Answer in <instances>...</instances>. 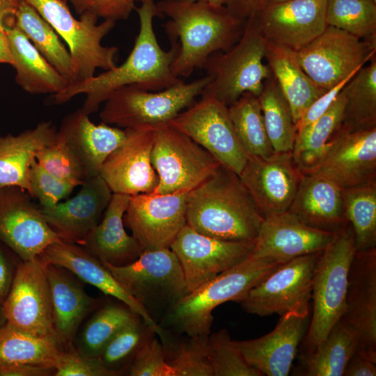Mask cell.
Segmentation results:
<instances>
[{
  "instance_id": "1",
  "label": "cell",
  "mask_w": 376,
  "mask_h": 376,
  "mask_svg": "<svg viewBox=\"0 0 376 376\" xmlns=\"http://www.w3.org/2000/svg\"><path fill=\"white\" fill-rule=\"evenodd\" d=\"M139 19V31L134 47L126 60L113 69L81 81L70 84L64 90L52 95V104H63L84 94L82 110L90 115L95 112L116 90L125 86L158 91L171 87L182 79L172 71V64L179 45L171 42L163 49L157 39L153 19L161 17L155 2L143 3L135 9Z\"/></svg>"
},
{
  "instance_id": "2",
  "label": "cell",
  "mask_w": 376,
  "mask_h": 376,
  "mask_svg": "<svg viewBox=\"0 0 376 376\" xmlns=\"http://www.w3.org/2000/svg\"><path fill=\"white\" fill-rule=\"evenodd\" d=\"M155 4L161 17H169L164 29L170 42L179 45L172 64L179 78L201 68L212 54L229 49L244 29L246 21L234 17L226 6L188 0H162Z\"/></svg>"
},
{
  "instance_id": "3",
  "label": "cell",
  "mask_w": 376,
  "mask_h": 376,
  "mask_svg": "<svg viewBox=\"0 0 376 376\" xmlns=\"http://www.w3.org/2000/svg\"><path fill=\"white\" fill-rule=\"evenodd\" d=\"M263 220L239 175L222 165L187 194L186 224L202 235L254 241Z\"/></svg>"
},
{
  "instance_id": "4",
  "label": "cell",
  "mask_w": 376,
  "mask_h": 376,
  "mask_svg": "<svg viewBox=\"0 0 376 376\" xmlns=\"http://www.w3.org/2000/svg\"><path fill=\"white\" fill-rule=\"evenodd\" d=\"M279 265L248 257L182 297L158 324L177 333L208 336L213 310L227 301H241Z\"/></svg>"
},
{
  "instance_id": "5",
  "label": "cell",
  "mask_w": 376,
  "mask_h": 376,
  "mask_svg": "<svg viewBox=\"0 0 376 376\" xmlns=\"http://www.w3.org/2000/svg\"><path fill=\"white\" fill-rule=\"evenodd\" d=\"M356 251L354 232L348 222L320 253L313 274V310L304 338V352L321 343L343 317L348 274Z\"/></svg>"
},
{
  "instance_id": "6",
  "label": "cell",
  "mask_w": 376,
  "mask_h": 376,
  "mask_svg": "<svg viewBox=\"0 0 376 376\" xmlns=\"http://www.w3.org/2000/svg\"><path fill=\"white\" fill-rule=\"evenodd\" d=\"M266 40L252 17L245 22L237 42L210 55L201 68L210 78L201 95L214 97L228 107L244 93L259 96L272 72L263 60Z\"/></svg>"
},
{
  "instance_id": "7",
  "label": "cell",
  "mask_w": 376,
  "mask_h": 376,
  "mask_svg": "<svg viewBox=\"0 0 376 376\" xmlns=\"http://www.w3.org/2000/svg\"><path fill=\"white\" fill-rule=\"evenodd\" d=\"M102 264L157 324L188 293L180 263L170 248L143 251L123 266Z\"/></svg>"
},
{
  "instance_id": "8",
  "label": "cell",
  "mask_w": 376,
  "mask_h": 376,
  "mask_svg": "<svg viewBox=\"0 0 376 376\" xmlns=\"http://www.w3.org/2000/svg\"><path fill=\"white\" fill-rule=\"evenodd\" d=\"M26 1L68 45L75 75L73 83L93 77L97 68L106 71L117 65L118 49L102 45V40L113 29L116 22L104 19L97 24L98 17L90 10L82 13L76 19L63 0Z\"/></svg>"
},
{
  "instance_id": "9",
  "label": "cell",
  "mask_w": 376,
  "mask_h": 376,
  "mask_svg": "<svg viewBox=\"0 0 376 376\" xmlns=\"http://www.w3.org/2000/svg\"><path fill=\"white\" fill-rule=\"evenodd\" d=\"M210 78L203 77L175 85L158 91L135 86H123L113 91L104 102L100 113L102 123L118 127L140 128L169 124L201 95Z\"/></svg>"
},
{
  "instance_id": "10",
  "label": "cell",
  "mask_w": 376,
  "mask_h": 376,
  "mask_svg": "<svg viewBox=\"0 0 376 376\" xmlns=\"http://www.w3.org/2000/svg\"><path fill=\"white\" fill-rule=\"evenodd\" d=\"M151 162L158 178L152 192H189L212 175L220 163L205 148L169 124L155 129Z\"/></svg>"
},
{
  "instance_id": "11",
  "label": "cell",
  "mask_w": 376,
  "mask_h": 376,
  "mask_svg": "<svg viewBox=\"0 0 376 376\" xmlns=\"http://www.w3.org/2000/svg\"><path fill=\"white\" fill-rule=\"evenodd\" d=\"M321 252L277 265L239 302L242 308L260 317L288 313L308 316L313 269Z\"/></svg>"
},
{
  "instance_id": "12",
  "label": "cell",
  "mask_w": 376,
  "mask_h": 376,
  "mask_svg": "<svg viewBox=\"0 0 376 376\" xmlns=\"http://www.w3.org/2000/svg\"><path fill=\"white\" fill-rule=\"evenodd\" d=\"M375 52L376 43L327 25L322 33L295 53L304 72L327 91L357 72Z\"/></svg>"
},
{
  "instance_id": "13",
  "label": "cell",
  "mask_w": 376,
  "mask_h": 376,
  "mask_svg": "<svg viewBox=\"0 0 376 376\" xmlns=\"http://www.w3.org/2000/svg\"><path fill=\"white\" fill-rule=\"evenodd\" d=\"M169 124L208 151L221 165L238 175L249 155L242 146L227 106L207 95H200Z\"/></svg>"
},
{
  "instance_id": "14",
  "label": "cell",
  "mask_w": 376,
  "mask_h": 376,
  "mask_svg": "<svg viewBox=\"0 0 376 376\" xmlns=\"http://www.w3.org/2000/svg\"><path fill=\"white\" fill-rule=\"evenodd\" d=\"M1 308L6 323L10 325L58 340L49 281L45 263L39 256L22 260L18 265Z\"/></svg>"
},
{
  "instance_id": "15",
  "label": "cell",
  "mask_w": 376,
  "mask_h": 376,
  "mask_svg": "<svg viewBox=\"0 0 376 376\" xmlns=\"http://www.w3.org/2000/svg\"><path fill=\"white\" fill-rule=\"evenodd\" d=\"M254 241H230L202 235L185 224L170 249L183 271L187 292L246 260Z\"/></svg>"
},
{
  "instance_id": "16",
  "label": "cell",
  "mask_w": 376,
  "mask_h": 376,
  "mask_svg": "<svg viewBox=\"0 0 376 376\" xmlns=\"http://www.w3.org/2000/svg\"><path fill=\"white\" fill-rule=\"evenodd\" d=\"M32 199L19 187L0 186V240L22 260L36 258L61 240Z\"/></svg>"
},
{
  "instance_id": "17",
  "label": "cell",
  "mask_w": 376,
  "mask_h": 376,
  "mask_svg": "<svg viewBox=\"0 0 376 376\" xmlns=\"http://www.w3.org/2000/svg\"><path fill=\"white\" fill-rule=\"evenodd\" d=\"M188 193L130 196L123 221L143 251L170 248L186 224Z\"/></svg>"
},
{
  "instance_id": "18",
  "label": "cell",
  "mask_w": 376,
  "mask_h": 376,
  "mask_svg": "<svg viewBox=\"0 0 376 376\" xmlns=\"http://www.w3.org/2000/svg\"><path fill=\"white\" fill-rule=\"evenodd\" d=\"M309 173L342 189L376 180V126L350 130L340 125L324 156Z\"/></svg>"
},
{
  "instance_id": "19",
  "label": "cell",
  "mask_w": 376,
  "mask_h": 376,
  "mask_svg": "<svg viewBox=\"0 0 376 376\" xmlns=\"http://www.w3.org/2000/svg\"><path fill=\"white\" fill-rule=\"evenodd\" d=\"M303 174L287 152L249 156L239 177L265 218L288 211Z\"/></svg>"
},
{
  "instance_id": "20",
  "label": "cell",
  "mask_w": 376,
  "mask_h": 376,
  "mask_svg": "<svg viewBox=\"0 0 376 376\" xmlns=\"http://www.w3.org/2000/svg\"><path fill=\"white\" fill-rule=\"evenodd\" d=\"M326 5L327 0H287L263 6L251 17L266 41L297 52L327 27Z\"/></svg>"
},
{
  "instance_id": "21",
  "label": "cell",
  "mask_w": 376,
  "mask_h": 376,
  "mask_svg": "<svg viewBox=\"0 0 376 376\" xmlns=\"http://www.w3.org/2000/svg\"><path fill=\"white\" fill-rule=\"evenodd\" d=\"M123 143L104 162L100 175L112 193H152L159 182L151 162L155 129L125 128Z\"/></svg>"
},
{
  "instance_id": "22",
  "label": "cell",
  "mask_w": 376,
  "mask_h": 376,
  "mask_svg": "<svg viewBox=\"0 0 376 376\" xmlns=\"http://www.w3.org/2000/svg\"><path fill=\"white\" fill-rule=\"evenodd\" d=\"M336 233L312 228L288 211L269 216L264 218L249 257L282 264L322 251Z\"/></svg>"
},
{
  "instance_id": "23",
  "label": "cell",
  "mask_w": 376,
  "mask_h": 376,
  "mask_svg": "<svg viewBox=\"0 0 376 376\" xmlns=\"http://www.w3.org/2000/svg\"><path fill=\"white\" fill-rule=\"evenodd\" d=\"M355 331L357 352L376 362V248L356 251L340 318Z\"/></svg>"
},
{
  "instance_id": "24",
  "label": "cell",
  "mask_w": 376,
  "mask_h": 376,
  "mask_svg": "<svg viewBox=\"0 0 376 376\" xmlns=\"http://www.w3.org/2000/svg\"><path fill=\"white\" fill-rule=\"evenodd\" d=\"M112 194L106 182L97 175L86 178L74 197L41 210L61 240L81 245L101 221Z\"/></svg>"
},
{
  "instance_id": "25",
  "label": "cell",
  "mask_w": 376,
  "mask_h": 376,
  "mask_svg": "<svg viewBox=\"0 0 376 376\" xmlns=\"http://www.w3.org/2000/svg\"><path fill=\"white\" fill-rule=\"evenodd\" d=\"M308 316L288 313L269 333L236 340L246 362L263 375L287 376L308 329Z\"/></svg>"
},
{
  "instance_id": "26",
  "label": "cell",
  "mask_w": 376,
  "mask_h": 376,
  "mask_svg": "<svg viewBox=\"0 0 376 376\" xmlns=\"http://www.w3.org/2000/svg\"><path fill=\"white\" fill-rule=\"evenodd\" d=\"M56 136L72 151L88 178L100 175L109 155L125 141L126 132L104 123L94 124L81 108L63 119Z\"/></svg>"
},
{
  "instance_id": "27",
  "label": "cell",
  "mask_w": 376,
  "mask_h": 376,
  "mask_svg": "<svg viewBox=\"0 0 376 376\" xmlns=\"http://www.w3.org/2000/svg\"><path fill=\"white\" fill-rule=\"evenodd\" d=\"M38 256L43 263L65 268L104 294L118 299L156 331L158 329L159 324L123 289L102 263L79 244L60 240L49 244Z\"/></svg>"
},
{
  "instance_id": "28",
  "label": "cell",
  "mask_w": 376,
  "mask_h": 376,
  "mask_svg": "<svg viewBox=\"0 0 376 376\" xmlns=\"http://www.w3.org/2000/svg\"><path fill=\"white\" fill-rule=\"evenodd\" d=\"M288 212L312 228L335 233L348 223L343 189L315 174H303Z\"/></svg>"
},
{
  "instance_id": "29",
  "label": "cell",
  "mask_w": 376,
  "mask_h": 376,
  "mask_svg": "<svg viewBox=\"0 0 376 376\" xmlns=\"http://www.w3.org/2000/svg\"><path fill=\"white\" fill-rule=\"evenodd\" d=\"M130 197L113 193L101 221L81 245L102 263L123 266L134 262L143 252L137 240L125 229L123 217Z\"/></svg>"
},
{
  "instance_id": "30",
  "label": "cell",
  "mask_w": 376,
  "mask_h": 376,
  "mask_svg": "<svg viewBox=\"0 0 376 376\" xmlns=\"http://www.w3.org/2000/svg\"><path fill=\"white\" fill-rule=\"evenodd\" d=\"M45 269L51 292L54 330L64 349L72 344L81 322L99 301L89 296L66 269L47 263Z\"/></svg>"
},
{
  "instance_id": "31",
  "label": "cell",
  "mask_w": 376,
  "mask_h": 376,
  "mask_svg": "<svg viewBox=\"0 0 376 376\" xmlns=\"http://www.w3.org/2000/svg\"><path fill=\"white\" fill-rule=\"evenodd\" d=\"M15 70V81L31 94L54 95L64 90L68 81L37 50L12 20L4 24Z\"/></svg>"
},
{
  "instance_id": "32",
  "label": "cell",
  "mask_w": 376,
  "mask_h": 376,
  "mask_svg": "<svg viewBox=\"0 0 376 376\" xmlns=\"http://www.w3.org/2000/svg\"><path fill=\"white\" fill-rule=\"evenodd\" d=\"M56 132L51 121H42L16 135L0 134V186H17L29 193V173L36 153L55 140Z\"/></svg>"
},
{
  "instance_id": "33",
  "label": "cell",
  "mask_w": 376,
  "mask_h": 376,
  "mask_svg": "<svg viewBox=\"0 0 376 376\" xmlns=\"http://www.w3.org/2000/svg\"><path fill=\"white\" fill-rule=\"evenodd\" d=\"M265 59L287 101L296 123L327 91L318 86L299 64L295 51L266 41Z\"/></svg>"
},
{
  "instance_id": "34",
  "label": "cell",
  "mask_w": 376,
  "mask_h": 376,
  "mask_svg": "<svg viewBox=\"0 0 376 376\" xmlns=\"http://www.w3.org/2000/svg\"><path fill=\"white\" fill-rule=\"evenodd\" d=\"M357 349L355 331L340 319L321 343L300 354L296 375L343 376L348 361Z\"/></svg>"
},
{
  "instance_id": "35",
  "label": "cell",
  "mask_w": 376,
  "mask_h": 376,
  "mask_svg": "<svg viewBox=\"0 0 376 376\" xmlns=\"http://www.w3.org/2000/svg\"><path fill=\"white\" fill-rule=\"evenodd\" d=\"M344 107L341 91L320 117L297 133L292 155L304 174L314 170L324 156L341 124Z\"/></svg>"
},
{
  "instance_id": "36",
  "label": "cell",
  "mask_w": 376,
  "mask_h": 376,
  "mask_svg": "<svg viewBox=\"0 0 376 376\" xmlns=\"http://www.w3.org/2000/svg\"><path fill=\"white\" fill-rule=\"evenodd\" d=\"M13 21L44 58L68 81L69 84L73 83L75 75L69 51L52 26L35 8L23 0Z\"/></svg>"
},
{
  "instance_id": "37",
  "label": "cell",
  "mask_w": 376,
  "mask_h": 376,
  "mask_svg": "<svg viewBox=\"0 0 376 376\" xmlns=\"http://www.w3.org/2000/svg\"><path fill=\"white\" fill-rule=\"evenodd\" d=\"M63 347L54 338L33 335L8 323L0 328V363H23L54 369Z\"/></svg>"
},
{
  "instance_id": "38",
  "label": "cell",
  "mask_w": 376,
  "mask_h": 376,
  "mask_svg": "<svg viewBox=\"0 0 376 376\" xmlns=\"http://www.w3.org/2000/svg\"><path fill=\"white\" fill-rule=\"evenodd\" d=\"M168 365L176 376H212L208 359V336H189L159 325L156 331Z\"/></svg>"
},
{
  "instance_id": "39",
  "label": "cell",
  "mask_w": 376,
  "mask_h": 376,
  "mask_svg": "<svg viewBox=\"0 0 376 376\" xmlns=\"http://www.w3.org/2000/svg\"><path fill=\"white\" fill-rule=\"evenodd\" d=\"M345 107L340 127L356 130L376 126V57L363 65L342 89Z\"/></svg>"
},
{
  "instance_id": "40",
  "label": "cell",
  "mask_w": 376,
  "mask_h": 376,
  "mask_svg": "<svg viewBox=\"0 0 376 376\" xmlns=\"http://www.w3.org/2000/svg\"><path fill=\"white\" fill-rule=\"evenodd\" d=\"M267 134L275 152H292L297 131L290 107L272 75L258 96Z\"/></svg>"
},
{
  "instance_id": "41",
  "label": "cell",
  "mask_w": 376,
  "mask_h": 376,
  "mask_svg": "<svg viewBox=\"0 0 376 376\" xmlns=\"http://www.w3.org/2000/svg\"><path fill=\"white\" fill-rule=\"evenodd\" d=\"M228 108L237 136L249 156L268 157L275 153L267 134L258 96L244 93Z\"/></svg>"
},
{
  "instance_id": "42",
  "label": "cell",
  "mask_w": 376,
  "mask_h": 376,
  "mask_svg": "<svg viewBox=\"0 0 376 376\" xmlns=\"http://www.w3.org/2000/svg\"><path fill=\"white\" fill-rule=\"evenodd\" d=\"M343 196L357 251L376 248V180L343 189Z\"/></svg>"
},
{
  "instance_id": "43",
  "label": "cell",
  "mask_w": 376,
  "mask_h": 376,
  "mask_svg": "<svg viewBox=\"0 0 376 376\" xmlns=\"http://www.w3.org/2000/svg\"><path fill=\"white\" fill-rule=\"evenodd\" d=\"M137 316L139 315L125 304L104 306L85 325L77 351L85 356L99 357L108 342Z\"/></svg>"
},
{
  "instance_id": "44",
  "label": "cell",
  "mask_w": 376,
  "mask_h": 376,
  "mask_svg": "<svg viewBox=\"0 0 376 376\" xmlns=\"http://www.w3.org/2000/svg\"><path fill=\"white\" fill-rule=\"evenodd\" d=\"M325 18L329 26L376 43L375 0H327Z\"/></svg>"
},
{
  "instance_id": "45",
  "label": "cell",
  "mask_w": 376,
  "mask_h": 376,
  "mask_svg": "<svg viewBox=\"0 0 376 376\" xmlns=\"http://www.w3.org/2000/svg\"><path fill=\"white\" fill-rule=\"evenodd\" d=\"M155 334L156 329L139 315L108 342L99 357L106 368L121 375L142 345Z\"/></svg>"
},
{
  "instance_id": "46",
  "label": "cell",
  "mask_w": 376,
  "mask_h": 376,
  "mask_svg": "<svg viewBox=\"0 0 376 376\" xmlns=\"http://www.w3.org/2000/svg\"><path fill=\"white\" fill-rule=\"evenodd\" d=\"M207 350L212 376H263L246 362L225 329L209 334Z\"/></svg>"
},
{
  "instance_id": "47",
  "label": "cell",
  "mask_w": 376,
  "mask_h": 376,
  "mask_svg": "<svg viewBox=\"0 0 376 376\" xmlns=\"http://www.w3.org/2000/svg\"><path fill=\"white\" fill-rule=\"evenodd\" d=\"M36 162L56 178L75 186H81L86 179L84 168L70 148L56 136L50 144L39 150Z\"/></svg>"
},
{
  "instance_id": "48",
  "label": "cell",
  "mask_w": 376,
  "mask_h": 376,
  "mask_svg": "<svg viewBox=\"0 0 376 376\" xmlns=\"http://www.w3.org/2000/svg\"><path fill=\"white\" fill-rule=\"evenodd\" d=\"M29 182V194L38 201L42 210L53 207L70 196L75 187L48 173L36 162V158L30 166Z\"/></svg>"
},
{
  "instance_id": "49",
  "label": "cell",
  "mask_w": 376,
  "mask_h": 376,
  "mask_svg": "<svg viewBox=\"0 0 376 376\" xmlns=\"http://www.w3.org/2000/svg\"><path fill=\"white\" fill-rule=\"evenodd\" d=\"M126 373L130 376H176L166 361L157 334L147 339L139 348Z\"/></svg>"
},
{
  "instance_id": "50",
  "label": "cell",
  "mask_w": 376,
  "mask_h": 376,
  "mask_svg": "<svg viewBox=\"0 0 376 376\" xmlns=\"http://www.w3.org/2000/svg\"><path fill=\"white\" fill-rule=\"evenodd\" d=\"M105 367L100 357L85 356L72 344L63 349L54 366V376H118Z\"/></svg>"
},
{
  "instance_id": "51",
  "label": "cell",
  "mask_w": 376,
  "mask_h": 376,
  "mask_svg": "<svg viewBox=\"0 0 376 376\" xmlns=\"http://www.w3.org/2000/svg\"><path fill=\"white\" fill-rule=\"evenodd\" d=\"M356 72L352 73L335 86L326 91L306 110L295 125L297 133L315 121L329 108L337 98L345 85L350 80Z\"/></svg>"
},
{
  "instance_id": "52",
  "label": "cell",
  "mask_w": 376,
  "mask_h": 376,
  "mask_svg": "<svg viewBox=\"0 0 376 376\" xmlns=\"http://www.w3.org/2000/svg\"><path fill=\"white\" fill-rule=\"evenodd\" d=\"M136 9L135 0H90L88 10L104 19H127Z\"/></svg>"
},
{
  "instance_id": "53",
  "label": "cell",
  "mask_w": 376,
  "mask_h": 376,
  "mask_svg": "<svg viewBox=\"0 0 376 376\" xmlns=\"http://www.w3.org/2000/svg\"><path fill=\"white\" fill-rule=\"evenodd\" d=\"M54 369L23 363H0V376H49Z\"/></svg>"
},
{
  "instance_id": "54",
  "label": "cell",
  "mask_w": 376,
  "mask_h": 376,
  "mask_svg": "<svg viewBox=\"0 0 376 376\" xmlns=\"http://www.w3.org/2000/svg\"><path fill=\"white\" fill-rule=\"evenodd\" d=\"M344 376H375L376 362L356 352L348 361Z\"/></svg>"
},
{
  "instance_id": "55",
  "label": "cell",
  "mask_w": 376,
  "mask_h": 376,
  "mask_svg": "<svg viewBox=\"0 0 376 376\" xmlns=\"http://www.w3.org/2000/svg\"><path fill=\"white\" fill-rule=\"evenodd\" d=\"M263 0H230L226 6L236 18L246 21L260 8Z\"/></svg>"
},
{
  "instance_id": "56",
  "label": "cell",
  "mask_w": 376,
  "mask_h": 376,
  "mask_svg": "<svg viewBox=\"0 0 376 376\" xmlns=\"http://www.w3.org/2000/svg\"><path fill=\"white\" fill-rule=\"evenodd\" d=\"M9 263L0 249V305L7 297L13 279Z\"/></svg>"
},
{
  "instance_id": "57",
  "label": "cell",
  "mask_w": 376,
  "mask_h": 376,
  "mask_svg": "<svg viewBox=\"0 0 376 376\" xmlns=\"http://www.w3.org/2000/svg\"><path fill=\"white\" fill-rule=\"evenodd\" d=\"M23 0H0V24H4L14 19Z\"/></svg>"
},
{
  "instance_id": "58",
  "label": "cell",
  "mask_w": 376,
  "mask_h": 376,
  "mask_svg": "<svg viewBox=\"0 0 376 376\" xmlns=\"http://www.w3.org/2000/svg\"><path fill=\"white\" fill-rule=\"evenodd\" d=\"M13 63L12 54L7 35L5 31V26L0 24V63L11 65Z\"/></svg>"
},
{
  "instance_id": "59",
  "label": "cell",
  "mask_w": 376,
  "mask_h": 376,
  "mask_svg": "<svg viewBox=\"0 0 376 376\" xmlns=\"http://www.w3.org/2000/svg\"><path fill=\"white\" fill-rule=\"evenodd\" d=\"M65 2H69L76 12L80 15L82 13L88 10L90 0H63Z\"/></svg>"
},
{
  "instance_id": "60",
  "label": "cell",
  "mask_w": 376,
  "mask_h": 376,
  "mask_svg": "<svg viewBox=\"0 0 376 376\" xmlns=\"http://www.w3.org/2000/svg\"><path fill=\"white\" fill-rule=\"evenodd\" d=\"M215 6H226L230 0H201Z\"/></svg>"
},
{
  "instance_id": "61",
  "label": "cell",
  "mask_w": 376,
  "mask_h": 376,
  "mask_svg": "<svg viewBox=\"0 0 376 376\" xmlns=\"http://www.w3.org/2000/svg\"><path fill=\"white\" fill-rule=\"evenodd\" d=\"M287 1V0H263L260 8H262L263 6H265L276 3L281 2V1Z\"/></svg>"
},
{
  "instance_id": "62",
  "label": "cell",
  "mask_w": 376,
  "mask_h": 376,
  "mask_svg": "<svg viewBox=\"0 0 376 376\" xmlns=\"http://www.w3.org/2000/svg\"><path fill=\"white\" fill-rule=\"evenodd\" d=\"M6 323V320L3 315L1 305H0V328Z\"/></svg>"
},
{
  "instance_id": "63",
  "label": "cell",
  "mask_w": 376,
  "mask_h": 376,
  "mask_svg": "<svg viewBox=\"0 0 376 376\" xmlns=\"http://www.w3.org/2000/svg\"><path fill=\"white\" fill-rule=\"evenodd\" d=\"M154 1L155 0H135V1H139L141 3H152V2H154Z\"/></svg>"
},
{
  "instance_id": "64",
  "label": "cell",
  "mask_w": 376,
  "mask_h": 376,
  "mask_svg": "<svg viewBox=\"0 0 376 376\" xmlns=\"http://www.w3.org/2000/svg\"><path fill=\"white\" fill-rule=\"evenodd\" d=\"M188 1H201V0H188Z\"/></svg>"
}]
</instances>
